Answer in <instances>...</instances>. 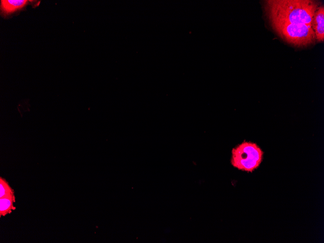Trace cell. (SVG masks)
Returning <instances> with one entry per match:
<instances>
[{
	"label": "cell",
	"mask_w": 324,
	"mask_h": 243,
	"mask_svg": "<svg viewBox=\"0 0 324 243\" xmlns=\"http://www.w3.org/2000/svg\"><path fill=\"white\" fill-rule=\"evenodd\" d=\"M29 0H1L0 9L3 15L6 16L24 7Z\"/></svg>",
	"instance_id": "5b68a950"
},
{
	"label": "cell",
	"mask_w": 324,
	"mask_h": 243,
	"mask_svg": "<svg viewBox=\"0 0 324 243\" xmlns=\"http://www.w3.org/2000/svg\"><path fill=\"white\" fill-rule=\"evenodd\" d=\"M15 194V191L4 178H0V198Z\"/></svg>",
	"instance_id": "52a82bcc"
},
{
	"label": "cell",
	"mask_w": 324,
	"mask_h": 243,
	"mask_svg": "<svg viewBox=\"0 0 324 243\" xmlns=\"http://www.w3.org/2000/svg\"><path fill=\"white\" fill-rule=\"evenodd\" d=\"M263 154L257 144L244 141L232 148L230 162L239 170L252 172L259 166Z\"/></svg>",
	"instance_id": "3957f363"
},
{
	"label": "cell",
	"mask_w": 324,
	"mask_h": 243,
	"mask_svg": "<svg viewBox=\"0 0 324 243\" xmlns=\"http://www.w3.org/2000/svg\"><path fill=\"white\" fill-rule=\"evenodd\" d=\"M321 2L311 0H268L264 9L270 20L311 26L314 15Z\"/></svg>",
	"instance_id": "6da1fadb"
},
{
	"label": "cell",
	"mask_w": 324,
	"mask_h": 243,
	"mask_svg": "<svg viewBox=\"0 0 324 243\" xmlns=\"http://www.w3.org/2000/svg\"><path fill=\"white\" fill-rule=\"evenodd\" d=\"M273 29L288 43L297 47H305L314 43L315 38L312 26L306 24H293L270 20Z\"/></svg>",
	"instance_id": "7a4b0ae2"
},
{
	"label": "cell",
	"mask_w": 324,
	"mask_h": 243,
	"mask_svg": "<svg viewBox=\"0 0 324 243\" xmlns=\"http://www.w3.org/2000/svg\"><path fill=\"white\" fill-rule=\"evenodd\" d=\"M15 202V194L0 198V217L5 216L15 210L16 207L14 204Z\"/></svg>",
	"instance_id": "8992f818"
},
{
	"label": "cell",
	"mask_w": 324,
	"mask_h": 243,
	"mask_svg": "<svg viewBox=\"0 0 324 243\" xmlns=\"http://www.w3.org/2000/svg\"><path fill=\"white\" fill-rule=\"evenodd\" d=\"M312 28L314 32L315 40L318 42H323L324 40V6L321 4L314 15Z\"/></svg>",
	"instance_id": "277c9868"
}]
</instances>
